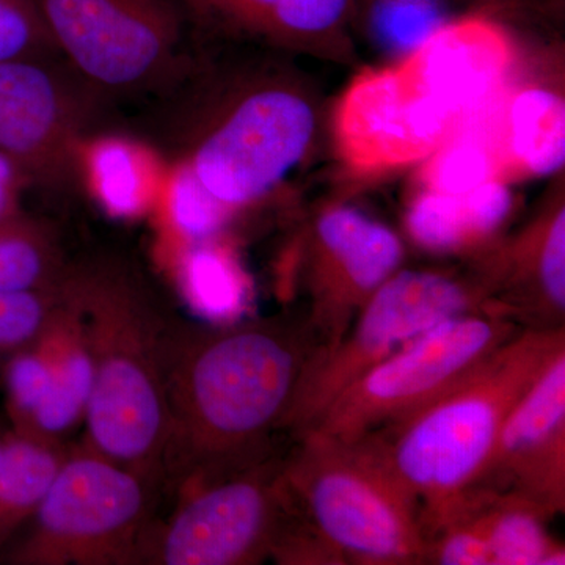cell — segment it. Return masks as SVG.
<instances>
[{
	"instance_id": "6da1fadb",
	"label": "cell",
	"mask_w": 565,
	"mask_h": 565,
	"mask_svg": "<svg viewBox=\"0 0 565 565\" xmlns=\"http://www.w3.org/2000/svg\"><path fill=\"white\" fill-rule=\"evenodd\" d=\"M318 349L307 318H173L163 345V490L180 498L273 459L275 434Z\"/></svg>"
},
{
	"instance_id": "7a4b0ae2",
	"label": "cell",
	"mask_w": 565,
	"mask_h": 565,
	"mask_svg": "<svg viewBox=\"0 0 565 565\" xmlns=\"http://www.w3.org/2000/svg\"><path fill=\"white\" fill-rule=\"evenodd\" d=\"M68 288L87 333L93 392L85 448L163 490V345L173 316L121 259L70 262Z\"/></svg>"
},
{
	"instance_id": "3957f363",
	"label": "cell",
	"mask_w": 565,
	"mask_h": 565,
	"mask_svg": "<svg viewBox=\"0 0 565 565\" xmlns=\"http://www.w3.org/2000/svg\"><path fill=\"white\" fill-rule=\"evenodd\" d=\"M565 351V329H523L429 403L360 448L416 504L422 525L473 484L505 419Z\"/></svg>"
},
{
	"instance_id": "277c9868",
	"label": "cell",
	"mask_w": 565,
	"mask_h": 565,
	"mask_svg": "<svg viewBox=\"0 0 565 565\" xmlns=\"http://www.w3.org/2000/svg\"><path fill=\"white\" fill-rule=\"evenodd\" d=\"M282 459V484L300 533L322 564H426L418 508L355 444L305 435Z\"/></svg>"
},
{
	"instance_id": "5b68a950",
	"label": "cell",
	"mask_w": 565,
	"mask_h": 565,
	"mask_svg": "<svg viewBox=\"0 0 565 565\" xmlns=\"http://www.w3.org/2000/svg\"><path fill=\"white\" fill-rule=\"evenodd\" d=\"M169 161L181 162L236 212L274 192L313 140V106L292 85L263 79L200 106Z\"/></svg>"
},
{
	"instance_id": "8992f818",
	"label": "cell",
	"mask_w": 565,
	"mask_h": 565,
	"mask_svg": "<svg viewBox=\"0 0 565 565\" xmlns=\"http://www.w3.org/2000/svg\"><path fill=\"white\" fill-rule=\"evenodd\" d=\"M159 490L141 476L81 446L66 452L31 530L11 552L24 565L148 563Z\"/></svg>"
},
{
	"instance_id": "52a82bcc",
	"label": "cell",
	"mask_w": 565,
	"mask_h": 565,
	"mask_svg": "<svg viewBox=\"0 0 565 565\" xmlns=\"http://www.w3.org/2000/svg\"><path fill=\"white\" fill-rule=\"evenodd\" d=\"M55 50L109 102L184 77V11L177 0H29Z\"/></svg>"
},
{
	"instance_id": "ba28073f",
	"label": "cell",
	"mask_w": 565,
	"mask_h": 565,
	"mask_svg": "<svg viewBox=\"0 0 565 565\" xmlns=\"http://www.w3.org/2000/svg\"><path fill=\"white\" fill-rule=\"evenodd\" d=\"M481 278L435 270L394 273L364 303L341 340L318 349L310 360L282 433L302 437L319 415L353 381L373 370L416 337L438 323L476 311H489Z\"/></svg>"
},
{
	"instance_id": "9c48e42d",
	"label": "cell",
	"mask_w": 565,
	"mask_h": 565,
	"mask_svg": "<svg viewBox=\"0 0 565 565\" xmlns=\"http://www.w3.org/2000/svg\"><path fill=\"white\" fill-rule=\"evenodd\" d=\"M520 330L492 311L438 323L353 381L302 437L356 444L418 411Z\"/></svg>"
},
{
	"instance_id": "30bf717a",
	"label": "cell",
	"mask_w": 565,
	"mask_h": 565,
	"mask_svg": "<svg viewBox=\"0 0 565 565\" xmlns=\"http://www.w3.org/2000/svg\"><path fill=\"white\" fill-rule=\"evenodd\" d=\"M109 99L62 57L0 62V152L29 188L81 184L85 141L104 131Z\"/></svg>"
},
{
	"instance_id": "8fae6325",
	"label": "cell",
	"mask_w": 565,
	"mask_h": 565,
	"mask_svg": "<svg viewBox=\"0 0 565 565\" xmlns=\"http://www.w3.org/2000/svg\"><path fill=\"white\" fill-rule=\"evenodd\" d=\"M156 527L148 564L253 565L273 557L289 519L282 457L178 498Z\"/></svg>"
},
{
	"instance_id": "7c38bea8",
	"label": "cell",
	"mask_w": 565,
	"mask_h": 565,
	"mask_svg": "<svg viewBox=\"0 0 565 565\" xmlns=\"http://www.w3.org/2000/svg\"><path fill=\"white\" fill-rule=\"evenodd\" d=\"M459 125L404 62L356 77L334 118L345 162L367 172L429 158Z\"/></svg>"
},
{
	"instance_id": "4fadbf2b",
	"label": "cell",
	"mask_w": 565,
	"mask_h": 565,
	"mask_svg": "<svg viewBox=\"0 0 565 565\" xmlns=\"http://www.w3.org/2000/svg\"><path fill=\"white\" fill-rule=\"evenodd\" d=\"M399 237L382 223L351 207L319 215L308 244L307 321L319 349L341 340L364 303L403 262Z\"/></svg>"
},
{
	"instance_id": "5bb4252c",
	"label": "cell",
	"mask_w": 565,
	"mask_h": 565,
	"mask_svg": "<svg viewBox=\"0 0 565 565\" xmlns=\"http://www.w3.org/2000/svg\"><path fill=\"white\" fill-rule=\"evenodd\" d=\"M470 487L519 494L552 516L563 514L565 351L557 353L515 405Z\"/></svg>"
},
{
	"instance_id": "9a60e30c",
	"label": "cell",
	"mask_w": 565,
	"mask_h": 565,
	"mask_svg": "<svg viewBox=\"0 0 565 565\" xmlns=\"http://www.w3.org/2000/svg\"><path fill=\"white\" fill-rule=\"evenodd\" d=\"M511 61L503 29L470 17L444 22L403 62L427 95L462 122L503 92Z\"/></svg>"
},
{
	"instance_id": "2e32d148",
	"label": "cell",
	"mask_w": 565,
	"mask_h": 565,
	"mask_svg": "<svg viewBox=\"0 0 565 565\" xmlns=\"http://www.w3.org/2000/svg\"><path fill=\"white\" fill-rule=\"evenodd\" d=\"M81 185L115 221H137L154 212L167 159L152 145L125 134L99 131L81 152Z\"/></svg>"
},
{
	"instance_id": "e0dca14e",
	"label": "cell",
	"mask_w": 565,
	"mask_h": 565,
	"mask_svg": "<svg viewBox=\"0 0 565 565\" xmlns=\"http://www.w3.org/2000/svg\"><path fill=\"white\" fill-rule=\"evenodd\" d=\"M446 511L462 515L482 535L492 565L565 564L564 546L548 530L553 516L526 498L470 487L452 498L429 522Z\"/></svg>"
},
{
	"instance_id": "ac0fdd59",
	"label": "cell",
	"mask_w": 565,
	"mask_h": 565,
	"mask_svg": "<svg viewBox=\"0 0 565 565\" xmlns=\"http://www.w3.org/2000/svg\"><path fill=\"white\" fill-rule=\"evenodd\" d=\"M511 207V192L500 180L459 195L424 191L408 207L407 230L427 250H470L492 239Z\"/></svg>"
},
{
	"instance_id": "d6986e66",
	"label": "cell",
	"mask_w": 565,
	"mask_h": 565,
	"mask_svg": "<svg viewBox=\"0 0 565 565\" xmlns=\"http://www.w3.org/2000/svg\"><path fill=\"white\" fill-rule=\"evenodd\" d=\"M65 285V303L51 327L55 344L54 384L33 416L28 433L22 434V437L55 445H63L65 438L85 422L95 374L87 333L70 296L68 270Z\"/></svg>"
},
{
	"instance_id": "ffe728a7",
	"label": "cell",
	"mask_w": 565,
	"mask_h": 565,
	"mask_svg": "<svg viewBox=\"0 0 565 565\" xmlns=\"http://www.w3.org/2000/svg\"><path fill=\"white\" fill-rule=\"evenodd\" d=\"M501 147L505 170L550 174L564 166L565 104L556 93L527 88L503 106Z\"/></svg>"
},
{
	"instance_id": "44dd1931",
	"label": "cell",
	"mask_w": 565,
	"mask_h": 565,
	"mask_svg": "<svg viewBox=\"0 0 565 565\" xmlns=\"http://www.w3.org/2000/svg\"><path fill=\"white\" fill-rule=\"evenodd\" d=\"M184 299L207 322H233L243 315L248 285L243 267L221 239L169 248Z\"/></svg>"
},
{
	"instance_id": "7402d4cb",
	"label": "cell",
	"mask_w": 565,
	"mask_h": 565,
	"mask_svg": "<svg viewBox=\"0 0 565 565\" xmlns=\"http://www.w3.org/2000/svg\"><path fill=\"white\" fill-rule=\"evenodd\" d=\"M66 452L63 445L9 434L0 467V548L31 522Z\"/></svg>"
},
{
	"instance_id": "603a6c76",
	"label": "cell",
	"mask_w": 565,
	"mask_h": 565,
	"mask_svg": "<svg viewBox=\"0 0 565 565\" xmlns=\"http://www.w3.org/2000/svg\"><path fill=\"white\" fill-rule=\"evenodd\" d=\"M68 264L50 223L25 211L0 223V292L51 285Z\"/></svg>"
},
{
	"instance_id": "cb8c5ba5",
	"label": "cell",
	"mask_w": 565,
	"mask_h": 565,
	"mask_svg": "<svg viewBox=\"0 0 565 565\" xmlns=\"http://www.w3.org/2000/svg\"><path fill=\"white\" fill-rule=\"evenodd\" d=\"M154 211L161 215L169 248L221 239L236 215L214 199L188 167L169 159Z\"/></svg>"
},
{
	"instance_id": "d4e9b609",
	"label": "cell",
	"mask_w": 565,
	"mask_h": 565,
	"mask_svg": "<svg viewBox=\"0 0 565 565\" xmlns=\"http://www.w3.org/2000/svg\"><path fill=\"white\" fill-rule=\"evenodd\" d=\"M51 327L52 323L39 341L13 353L2 366L7 408L18 435L28 433L54 384L55 344Z\"/></svg>"
},
{
	"instance_id": "484cf974",
	"label": "cell",
	"mask_w": 565,
	"mask_h": 565,
	"mask_svg": "<svg viewBox=\"0 0 565 565\" xmlns=\"http://www.w3.org/2000/svg\"><path fill=\"white\" fill-rule=\"evenodd\" d=\"M66 270L51 285L0 292V367L50 329L65 303Z\"/></svg>"
},
{
	"instance_id": "4316f807",
	"label": "cell",
	"mask_w": 565,
	"mask_h": 565,
	"mask_svg": "<svg viewBox=\"0 0 565 565\" xmlns=\"http://www.w3.org/2000/svg\"><path fill=\"white\" fill-rule=\"evenodd\" d=\"M437 0H375L371 25L379 41L397 54H411L441 24Z\"/></svg>"
},
{
	"instance_id": "83f0119b",
	"label": "cell",
	"mask_w": 565,
	"mask_h": 565,
	"mask_svg": "<svg viewBox=\"0 0 565 565\" xmlns=\"http://www.w3.org/2000/svg\"><path fill=\"white\" fill-rule=\"evenodd\" d=\"M349 0H280L262 39L297 46L332 31L343 20Z\"/></svg>"
},
{
	"instance_id": "f1b7e54d",
	"label": "cell",
	"mask_w": 565,
	"mask_h": 565,
	"mask_svg": "<svg viewBox=\"0 0 565 565\" xmlns=\"http://www.w3.org/2000/svg\"><path fill=\"white\" fill-rule=\"evenodd\" d=\"M280 0H177L189 22L262 39Z\"/></svg>"
},
{
	"instance_id": "f546056e",
	"label": "cell",
	"mask_w": 565,
	"mask_h": 565,
	"mask_svg": "<svg viewBox=\"0 0 565 565\" xmlns=\"http://www.w3.org/2000/svg\"><path fill=\"white\" fill-rule=\"evenodd\" d=\"M61 57L29 0H0V62Z\"/></svg>"
},
{
	"instance_id": "4dcf8cb0",
	"label": "cell",
	"mask_w": 565,
	"mask_h": 565,
	"mask_svg": "<svg viewBox=\"0 0 565 565\" xmlns=\"http://www.w3.org/2000/svg\"><path fill=\"white\" fill-rule=\"evenodd\" d=\"M7 441H9V434L0 435V467H2L3 457H6Z\"/></svg>"
}]
</instances>
